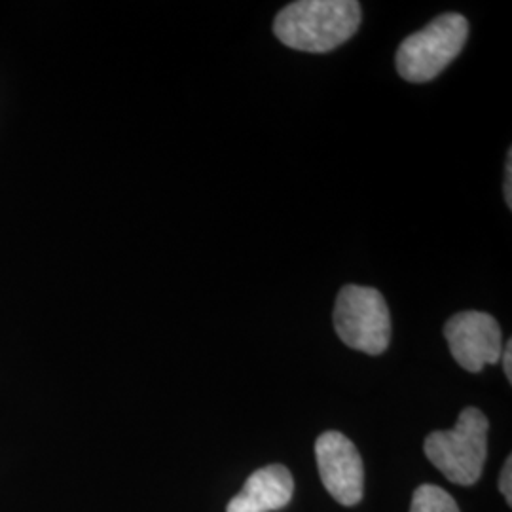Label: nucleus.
<instances>
[{"mask_svg": "<svg viewBox=\"0 0 512 512\" xmlns=\"http://www.w3.org/2000/svg\"><path fill=\"white\" fill-rule=\"evenodd\" d=\"M467 37V19L456 12L442 14L418 33L404 38L397 50V71L408 82H429L461 54Z\"/></svg>", "mask_w": 512, "mask_h": 512, "instance_id": "nucleus-3", "label": "nucleus"}, {"mask_svg": "<svg viewBox=\"0 0 512 512\" xmlns=\"http://www.w3.org/2000/svg\"><path fill=\"white\" fill-rule=\"evenodd\" d=\"M505 202L512 209V150H509L507 156V165H505Z\"/></svg>", "mask_w": 512, "mask_h": 512, "instance_id": "nucleus-10", "label": "nucleus"}, {"mask_svg": "<svg viewBox=\"0 0 512 512\" xmlns=\"http://www.w3.org/2000/svg\"><path fill=\"white\" fill-rule=\"evenodd\" d=\"M334 329L349 348L382 355L391 340V315L384 294L372 287L346 285L336 298Z\"/></svg>", "mask_w": 512, "mask_h": 512, "instance_id": "nucleus-4", "label": "nucleus"}, {"mask_svg": "<svg viewBox=\"0 0 512 512\" xmlns=\"http://www.w3.org/2000/svg\"><path fill=\"white\" fill-rule=\"evenodd\" d=\"M499 490L501 494L505 495L507 503L512 505V458L509 456L503 469H501V475H499Z\"/></svg>", "mask_w": 512, "mask_h": 512, "instance_id": "nucleus-9", "label": "nucleus"}, {"mask_svg": "<svg viewBox=\"0 0 512 512\" xmlns=\"http://www.w3.org/2000/svg\"><path fill=\"white\" fill-rule=\"evenodd\" d=\"M444 336L452 357L467 372H480L495 365L503 353L501 327L490 313L461 311L444 325Z\"/></svg>", "mask_w": 512, "mask_h": 512, "instance_id": "nucleus-6", "label": "nucleus"}, {"mask_svg": "<svg viewBox=\"0 0 512 512\" xmlns=\"http://www.w3.org/2000/svg\"><path fill=\"white\" fill-rule=\"evenodd\" d=\"M361 18V4L355 0H300L277 14L274 33L293 50L325 54L348 42Z\"/></svg>", "mask_w": 512, "mask_h": 512, "instance_id": "nucleus-1", "label": "nucleus"}, {"mask_svg": "<svg viewBox=\"0 0 512 512\" xmlns=\"http://www.w3.org/2000/svg\"><path fill=\"white\" fill-rule=\"evenodd\" d=\"M503 361V370H505V376L507 380L512 382V342L509 340L505 346H503V353H501V359Z\"/></svg>", "mask_w": 512, "mask_h": 512, "instance_id": "nucleus-11", "label": "nucleus"}, {"mask_svg": "<svg viewBox=\"0 0 512 512\" xmlns=\"http://www.w3.org/2000/svg\"><path fill=\"white\" fill-rule=\"evenodd\" d=\"M294 480L283 465H268L247 478L243 490L226 507V512H272L291 503Z\"/></svg>", "mask_w": 512, "mask_h": 512, "instance_id": "nucleus-7", "label": "nucleus"}, {"mask_svg": "<svg viewBox=\"0 0 512 512\" xmlns=\"http://www.w3.org/2000/svg\"><path fill=\"white\" fill-rule=\"evenodd\" d=\"M490 421L478 408H465L454 429L435 431L425 439V456L450 482H478L488 458Z\"/></svg>", "mask_w": 512, "mask_h": 512, "instance_id": "nucleus-2", "label": "nucleus"}, {"mask_svg": "<svg viewBox=\"0 0 512 512\" xmlns=\"http://www.w3.org/2000/svg\"><path fill=\"white\" fill-rule=\"evenodd\" d=\"M410 512H461L454 497L435 484H423L412 495Z\"/></svg>", "mask_w": 512, "mask_h": 512, "instance_id": "nucleus-8", "label": "nucleus"}, {"mask_svg": "<svg viewBox=\"0 0 512 512\" xmlns=\"http://www.w3.org/2000/svg\"><path fill=\"white\" fill-rule=\"evenodd\" d=\"M321 480L340 505L353 507L363 499L365 467L355 444L338 431H327L315 442Z\"/></svg>", "mask_w": 512, "mask_h": 512, "instance_id": "nucleus-5", "label": "nucleus"}]
</instances>
